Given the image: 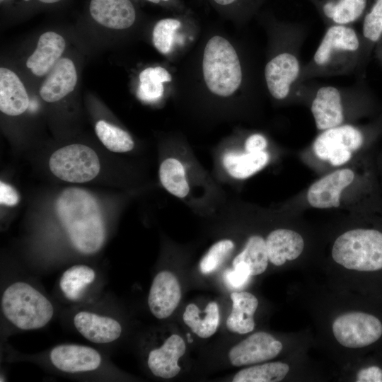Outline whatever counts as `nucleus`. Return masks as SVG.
Returning <instances> with one entry per match:
<instances>
[{
	"label": "nucleus",
	"instance_id": "nucleus-36",
	"mask_svg": "<svg viewBox=\"0 0 382 382\" xmlns=\"http://www.w3.org/2000/svg\"><path fill=\"white\" fill-rule=\"evenodd\" d=\"M20 196L18 192L10 185L0 182V202L7 206H14L18 203Z\"/></svg>",
	"mask_w": 382,
	"mask_h": 382
},
{
	"label": "nucleus",
	"instance_id": "nucleus-43",
	"mask_svg": "<svg viewBox=\"0 0 382 382\" xmlns=\"http://www.w3.org/2000/svg\"><path fill=\"white\" fill-rule=\"evenodd\" d=\"M161 1H169V0H161Z\"/></svg>",
	"mask_w": 382,
	"mask_h": 382
},
{
	"label": "nucleus",
	"instance_id": "nucleus-42",
	"mask_svg": "<svg viewBox=\"0 0 382 382\" xmlns=\"http://www.w3.org/2000/svg\"><path fill=\"white\" fill-rule=\"evenodd\" d=\"M147 1L154 3V4H158L161 0H147Z\"/></svg>",
	"mask_w": 382,
	"mask_h": 382
},
{
	"label": "nucleus",
	"instance_id": "nucleus-12",
	"mask_svg": "<svg viewBox=\"0 0 382 382\" xmlns=\"http://www.w3.org/2000/svg\"><path fill=\"white\" fill-rule=\"evenodd\" d=\"M299 73L300 63L293 54L280 53L270 60L265 68V78L272 96L278 100L284 99Z\"/></svg>",
	"mask_w": 382,
	"mask_h": 382
},
{
	"label": "nucleus",
	"instance_id": "nucleus-16",
	"mask_svg": "<svg viewBox=\"0 0 382 382\" xmlns=\"http://www.w3.org/2000/svg\"><path fill=\"white\" fill-rule=\"evenodd\" d=\"M88 11L96 22L112 29L128 28L136 19V11L130 0H91Z\"/></svg>",
	"mask_w": 382,
	"mask_h": 382
},
{
	"label": "nucleus",
	"instance_id": "nucleus-2",
	"mask_svg": "<svg viewBox=\"0 0 382 382\" xmlns=\"http://www.w3.org/2000/svg\"><path fill=\"white\" fill-rule=\"evenodd\" d=\"M1 308L5 318L16 328L33 330L44 328L54 316L51 301L31 284L18 281L4 291Z\"/></svg>",
	"mask_w": 382,
	"mask_h": 382
},
{
	"label": "nucleus",
	"instance_id": "nucleus-5",
	"mask_svg": "<svg viewBox=\"0 0 382 382\" xmlns=\"http://www.w3.org/2000/svg\"><path fill=\"white\" fill-rule=\"evenodd\" d=\"M49 166L58 178L74 183L93 180L100 168L96 153L83 144L68 145L57 150L49 160Z\"/></svg>",
	"mask_w": 382,
	"mask_h": 382
},
{
	"label": "nucleus",
	"instance_id": "nucleus-30",
	"mask_svg": "<svg viewBox=\"0 0 382 382\" xmlns=\"http://www.w3.org/2000/svg\"><path fill=\"white\" fill-rule=\"evenodd\" d=\"M95 131L100 141L111 151L127 152L134 146V141L128 132L105 120L97 122Z\"/></svg>",
	"mask_w": 382,
	"mask_h": 382
},
{
	"label": "nucleus",
	"instance_id": "nucleus-33",
	"mask_svg": "<svg viewBox=\"0 0 382 382\" xmlns=\"http://www.w3.org/2000/svg\"><path fill=\"white\" fill-rule=\"evenodd\" d=\"M234 248L230 239H223L215 243L209 249L199 263L200 271L209 274L215 271L224 261Z\"/></svg>",
	"mask_w": 382,
	"mask_h": 382
},
{
	"label": "nucleus",
	"instance_id": "nucleus-24",
	"mask_svg": "<svg viewBox=\"0 0 382 382\" xmlns=\"http://www.w3.org/2000/svg\"><path fill=\"white\" fill-rule=\"evenodd\" d=\"M183 319L191 330L201 338H208L217 330L219 325V308L216 302H209L204 310L201 311L194 303L188 304L183 315Z\"/></svg>",
	"mask_w": 382,
	"mask_h": 382
},
{
	"label": "nucleus",
	"instance_id": "nucleus-9",
	"mask_svg": "<svg viewBox=\"0 0 382 382\" xmlns=\"http://www.w3.org/2000/svg\"><path fill=\"white\" fill-rule=\"evenodd\" d=\"M49 358L57 369L68 374L93 371L102 364L101 354L96 349L75 344L55 346L50 352Z\"/></svg>",
	"mask_w": 382,
	"mask_h": 382
},
{
	"label": "nucleus",
	"instance_id": "nucleus-3",
	"mask_svg": "<svg viewBox=\"0 0 382 382\" xmlns=\"http://www.w3.org/2000/svg\"><path fill=\"white\" fill-rule=\"evenodd\" d=\"M202 72L212 93L228 97L237 91L242 81V69L238 54L228 40L218 35L209 40L204 50Z\"/></svg>",
	"mask_w": 382,
	"mask_h": 382
},
{
	"label": "nucleus",
	"instance_id": "nucleus-38",
	"mask_svg": "<svg viewBox=\"0 0 382 382\" xmlns=\"http://www.w3.org/2000/svg\"><path fill=\"white\" fill-rule=\"evenodd\" d=\"M267 145V139L263 135L254 134L246 139L245 148L247 152L257 153L265 151Z\"/></svg>",
	"mask_w": 382,
	"mask_h": 382
},
{
	"label": "nucleus",
	"instance_id": "nucleus-35",
	"mask_svg": "<svg viewBox=\"0 0 382 382\" xmlns=\"http://www.w3.org/2000/svg\"><path fill=\"white\" fill-rule=\"evenodd\" d=\"M224 277L231 287L241 288L247 284L251 274L248 265L241 262L233 265V270H226Z\"/></svg>",
	"mask_w": 382,
	"mask_h": 382
},
{
	"label": "nucleus",
	"instance_id": "nucleus-26",
	"mask_svg": "<svg viewBox=\"0 0 382 382\" xmlns=\"http://www.w3.org/2000/svg\"><path fill=\"white\" fill-rule=\"evenodd\" d=\"M139 79L138 98L144 102L152 103L162 97L164 91L163 84L171 81L172 76L167 69L158 66L143 70Z\"/></svg>",
	"mask_w": 382,
	"mask_h": 382
},
{
	"label": "nucleus",
	"instance_id": "nucleus-17",
	"mask_svg": "<svg viewBox=\"0 0 382 382\" xmlns=\"http://www.w3.org/2000/svg\"><path fill=\"white\" fill-rule=\"evenodd\" d=\"M311 112L319 130L340 125L344 120V113L339 90L330 86L320 87L312 102Z\"/></svg>",
	"mask_w": 382,
	"mask_h": 382
},
{
	"label": "nucleus",
	"instance_id": "nucleus-20",
	"mask_svg": "<svg viewBox=\"0 0 382 382\" xmlns=\"http://www.w3.org/2000/svg\"><path fill=\"white\" fill-rule=\"evenodd\" d=\"M64 38L54 32L43 33L39 38L34 52L28 57L26 66L37 76H42L50 71L59 59L65 49Z\"/></svg>",
	"mask_w": 382,
	"mask_h": 382
},
{
	"label": "nucleus",
	"instance_id": "nucleus-11",
	"mask_svg": "<svg viewBox=\"0 0 382 382\" xmlns=\"http://www.w3.org/2000/svg\"><path fill=\"white\" fill-rule=\"evenodd\" d=\"M354 173L349 168L337 170L313 183L308 190L307 199L315 208L338 207L344 189L354 180Z\"/></svg>",
	"mask_w": 382,
	"mask_h": 382
},
{
	"label": "nucleus",
	"instance_id": "nucleus-23",
	"mask_svg": "<svg viewBox=\"0 0 382 382\" xmlns=\"http://www.w3.org/2000/svg\"><path fill=\"white\" fill-rule=\"evenodd\" d=\"M96 278V271L86 265H73L62 274L59 286L64 297L73 303L83 299Z\"/></svg>",
	"mask_w": 382,
	"mask_h": 382
},
{
	"label": "nucleus",
	"instance_id": "nucleus-40",
	"mask_svg": "<svg viewBox=\"0 0 382 382\" xmlns=\"http://www.w3.org/2000/svg\"><path fill=\"white\" fill-rule=\"evenodd\" d=\"M216 3L220 5H228L232 4L236 0H214Z\"/></svg>",
	"mask_w": 382,
	"mask_h": 382
},
{
	"label": "nucleus",
	"instance_id": "nucleus-39",
	"mask_svg": "<svg viewBox=\"0 0 382 382\" xmlns=\"http://www.w3.org/2000/svg\"><path fill=\"white\" fill-rule=\"evenodd\" d=\"M374 53L376 59L382 63V33L379 40L375 45Z\"/></svg>",
	"mask_w": 382,
	"mask_h": 382
},
{
	"label": "nucleus",
	"instance_id": "nucleus-6",
	"mask_svg": "<svg viewBox=\"0 0 382 382\" xmlns=\"http://www.w3.org/2000/svg\"><path fill=\"white\" fill-rule=\"evenodd\" d=\"M360 49L357 32L345 25H332L326 30L313 56V63L321 69H336L356 59Z\"/></svg>",
	"mask_w": 382,
	"mask_h": 382
},
{
	"label": "nucleus",
	"instance_id": "nucleus-7",
	"mask_svg": "<svg viewBox=\"0 0 382 382\" xmlns=\"http://www.w3.org/2000/svg\"><path fill=\"white\" fill-rule=\"evenodd\" d=\"M333 335L342 346L360 348L373 344L382 335V323L374 316L347 312L337 317L332 325Z\"/></svg>",
	"mask_w": 382,
	"mask_h": 382
},
{
	"label": "nucleus",
	"instance_id": "nucleus-14",
	"mask_svg": "<svg viewBox=\"0 0 382 382\" xmlns=\"http://www.w3.org/2000/svg\"><path fill=\"white\" fill-rule=\"evenodd\" d=\"M364 136L357 127L344 125L324 130L315 140L313 149L320 159L328 161L334 151L359 149L363 144Z\"/></svg>",
	"mask_w": 382,
	"mask_h": 382
},
{
	"label": "nucleus",
	"instance_id": "nucleus-8",
	"mask_svg": "<svg viewBox=\"0 0 382 382\" xmlns=\"http://www.w3.org/2000/svg\"><path fill=\"white\" fill-rule=\"evenodd\" d=\"M282 349V344L272 335L257 332L231 347L228 359L234 366L250 365L270 360Z\"/></svg>",
	"mask_w": 382,
	"mask_h": 382
},
{
	"label": "nucleus",
	"instance_id": "nucleus-18",
	"mask_svg": "<svg viewBox=\"0 0 382 382\" xmlns=\"http://www.w3.org/2000/svg\"><path fill=\"white\" fill-rule=\"evenodd\" d=\"M77 82L76 70L68 58L59 59L48 72L40 88V95L46 102H57L73 91Z\"/></svg>",
	"mask_w": 382,
	"mask_h": 382
},
{
	"label": "nucleus",
	"instance_id": "nucleus-22",
	"mask_svg": "<svg viewBox=\"0 0 382 382\" xmlns=\"http://www.w3.org/2000/svg\"><path fill=\"white\" fill-rule=\"evenodd\" d=\"M232 310L226 320L228 330L238 334L252 332L255 328L254 314L258 300L253 294L241 291L231 294Z\"/></svg>",
	"mask_w": 382,
	"mask_h": 382
},
{
	"label": "nucleus",
	"instance_id": "nucleus-41",
	"mask_svg": "<svg viewBox=\"0 0 382 382\" xmlns=\"http://www.w3.org/2000/svg\"><path fill=\"white\" fill-rule=\"evenodd\" d=\"M40 3L45 4H52L62 1V0H37Z\"/></svg>",
	"mask_w": 382,
	"mask_h": 382
},
{
	"label": "nucleus",
	"instance_id": "nucleus-29",
	"mask_svg": "<svg viewBox=\"0 0 382 382\" xmlns=\"http://www.w3.org/2000/svg\"><path fill=\"white\" fill-rule=\"evenodd\" d=\"M289 371L287 364L268 362L241 369L233 378V382H278Z\"/></svg>",
	"mask_w": 382,
	"mask_h": 382
},
{
	"label": "nucleus",
	"instance_id": "nucleus-28",
	"mask_svg": "<svg viewBox=\"0 0 382 382\" xmlns=\"http://www.w3.org/2000/svg\"><path fill=\"white\" fill-rule=\"evenodd\" d=\"M245 262L251 276L263 273L268 265V255L265 241L260 236H250L243 250L234 258L233 266L238 262Z\"/></svg>",
	"mask_w": 382,
	"mask_h": 382
},
{
	"label": "nucleus",
	"instance_id": "nucleus-31",
	"mask_svg": "<svg viewBox=\"0 0 382 382\" xmlns=\"http://www.w3.org/2000/svg\"><path fill=\"white\" fill-rule=\"evenodd\" d=\"M366 0H342L326 16L334 25H347L357 21L364 12Z\"/></svg>",
	"mask_w": 382,
	"mask_h": 382
},
{
	"label": "nucleus",
	"instance_id": "nucleus-21",
	"mask_svg": "<svg viewBox=\"0 0 382 382\" xmlns=\"http://www.w3.org/2000/svg\"><path fill=\"white\" fill-rule=\"evenodd\" d=\"M29 106V98L18 76L8 69L0 68V110L10 116L23 113Z\"/></svg>",
	"mask_w": 382,
	"mask_h": 382
},
{
	"label": "nucleus",
	"instance_id": "nucleus-15",
	"mask_svg": "<svg viewBox=\"0 0 382 382\" xmlns=\"http://www.w3.org/2000/svg\"><path fill=\"white\" fill-rule=\"evenodd\" d=\"M185 349L183 339L178 335H171L161 346L150 350L147 358L148 367L156 377L172 378L180 371L178 363L185 353Z\"/></svg>",
	"mask_w": 382,
	"mask_h": 382
},
{
	"label": "nucleus",
	"instance_id": "nucleus-27",
	"mask_svg": "<svg viewBox=\"0 0 382 382\" xmlns=\"http://www.w3.org/2000/svg\"><path fill=\"white\" fill-rule=\"evenodd\" d=\"M159 178L162 185L172 195L180 198L187 195L190 187L185 168L178 159H165L160 166Z\"/></svg>",
	"mask_w": 382,
	"mask_h": 382
},
{
	"label": "nucleus",
	"instance_id": "nucleus-37",
	"mask_svg": "<svg viewBox=\"0 0 382 382\" xmlns=\"http://www.w3.org/2000/svg\"><path fill=\"white\" fill-rule=\"evenodd\" d=\"M357 382H382V369L371 366L361 369L356 376Z\"/></svg>",
	"mask_w": 382,
	"mask_h": 382
},
{
	"label": "nucleus",
	"instance_id": "nucleus-4",
	"mask_svg": "<svg viewBox=\"0 0 382 382\" xmlns=\"http://www.w3.org/2000/svg\"><path fill=\"white\" fill-rule=\"evenodd\" d=\"M335 262L346 269L371 272L382 269V233L355 228L339 236L332 248Z\"/></svg>",
	"mask_w": 382,
	"mask_h": 382
},
{
	"label": "nucleus",
	"instance_id": "nucleus-10",
	"mask_svg": "<svg viewBox=\"0 0 382 382\" xmlns=\"http://www.w3.org/2000/svg\"><path fill=\"white\" fill-rule=\"evenodd\" d=\"M181 299V288L177 277L169 271H161L153 279L148 306L152 315L158 319L169 317Z\"/></svg>",
	"mask_w": 382,
	"mask_h": 382
},
{
	"label": "nucleus",
	"instance_id": "nucleus-25",
	"mask_svg": "<svg viewBox=\"0 0 382 382\" xmlns=\"http://www.w3.org/2000/svg\"><path fill=\"white\" fill-rule=\"evenodd\" d=\"M269 159V154L265 151L243 154L229 151L224 155L223 165L231 177L245 179L263 168Z\"/></svg>",
	"mask_w": 382,
	"mask_h": 382
},
{
	"label": "nucleus",
	"instance_id": "nucleus-32",
	"mask_svg": "<svg viewBox=\"0 0 382 382\" xmlns=\"http://www.w3.org/2000/svg\"><path fill=\"white\" fill-rule=\"evenodd\" d=\"M180 25V22L175 18L161 19L156 23L153 30V42L160 53L167 54L170 52L175 33Z\"/></svg>",
	"mask_w": 382,
	"mask_h": 382
},
{
	"label": "nucleus",
	"instance_id": "nucleus-19",
	"mask_svg": "<svg viewBox=\"0 0 382 382\" xmlns=\"http://www.w3.org/2000/svg\"><path fill=\"white\" fill-rule=\"evenodd\" d=\"M269 261L276 266L299 257L304 248V241L296 231L278 228L269 233L266 240Z\"/></svg>",
	"mask_w": 382,
	"mask_h": 382
},
{
	"label": "nucleus",
	"instance_id": "nucleus-13",
	"mask_svg": "<svg viewBox=\"0 0 382 382\" xmlns=\"http://www.w3.org/2000/svg\"><path fill=\"white\" fill-rule=\"evenodd\" d=\"M74 328L81 336L96 344H108L117 340L122 328L116 319L91 312L81 311L73 318Z\"/></svg>",
	"mask_w": 382,
	"mask_h": 382
},
{
	"label": "nucleus",
	"instance_id": "nucleus-34",
	"mask_svg": "<svg viewBox=\"0 0 382 382\" xmlns=\"http://www.w3.org/2000/svg\"><path fill=\"white\" fill-rule=\"evenodd\" d=\"M364 38L376 45L382 33V0H375L365 15L362 26Z\"/></svg>",
	"mask_w": 382,
	"mask_h": 382
},
{
	"label": "nucleus",
	"instance_id": "nucleus-1",
	"mask_svg": "<svg viewBox=\"0 0 382 382\" xmlns=\"http://www.w3.org/2000/svg\"><path fill=\"white\" fill-rule=\"evenodd\" d=\"M56 212L76 250L93 255L102 248L105 224L98 202L89 192L79 187L64 190L57 199Z\"/></svg>",
	"mask_w": 382,
	"mask_h": 382
}]
</instances>
